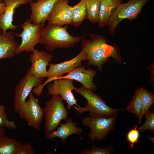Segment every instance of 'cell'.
<instances>
[{
    "label": "cell",
    "mask_w": 154,
    "mask_h": 154,
    "mask_svg": "<svg viewBox=\"0 0 154 154\" xmlns=\"http://www.w3.org/2000/svg\"><path fill=\"white\" fill-rule=\"evenodd\" d=\"M91 36L89 39L84 37L80 40L81 46L85 52L88 66H96L99 71L101 72L104 64L110 57L118 63H123L118 45L115 44L113 46L108 44V39L104 36L96 34Z\"/></svg>",
    "instance_id": "cell-1"
},
{
    "label": "cell",
    "mask_w": 154,
    "mask_h": 154,
    "mask_svg": "<svg viewBox=\"0 0 154 154\" xmlns=\"http://www.w3.org/2000/svg\"><path fill=\"white\" fill-rule=\"evenodd\" d=\"M69 25L64 27L48 24L42 27L39 44L45 45L48 51H52L57 48H73L74 44L80 42L86 36L75 37L70 34L67 31Z\"/></svg>",
    "instance_id": "cell-2"
},
{
    "label": "cell",
    "mask_w": 154,
    "mask_h": 154,
    "mask_svg": "<svg viewBox=\"0 0 154 154\" xmlns=\"http://www.w3.org/2000/svg\"><path fill=\"white\" fill-rule=\"evenodd\" d=\"M74 91L84 97L87 102L85 107L74 106L76 112L80 114L88 112L91 117H108L116 115L119 111L123 110L114 109L109 107L100 96L83 86L76 88Z\"/></svg>",
    "instance_id": "cell-3"
},
{
    "label": "cell",
    "mask_w": 154,
    "mask_h": 154,
    "mask_svg": "<svg viewBox=\"0 0 154 154\" xmlns=\"http://www.w3.org/2000/svg\"><path fill=\"white\" fill-rule=\"evenodd\" d=\"M44 110L45 135L52 133L58 126L62 120L68 119V112L58 94L52 96L51 99L46 103Z\"/></svg>",
    "instance_id": "cell-4"
},
{
    "label": "cell",
    "mask_w": 154,
    "mask_h": 154,
    "mask_svg": "<svg viewBox=\"0 0 154 154\" xmlns=\"http://www.w3.org/2000/svg\"><path fill=\"white\" fill-rule=\"evenodd\" d=\"M151 0H129L119 4L110 19L107 25L112 36L117 26L124 19L133 21L137 18L143 8Z\"/></svg>",
    "instance_id": "cell-5"
},
{
    "label": "cell",
    "mask_w": 154,
    "mask_h": 154,
    "mask_svg": "<svg viewBox=\"0 0 154 154\" xmlns=\"http://www.w3.org/2000/svg\"><path fill=\"white\" fill-rule=\"evenodd\" d=\"M86 60L84 50L82 49L80 52L70 60L56 64L50 63L46 77L47 79L41 85L34 88L33 93L38 96L42 94L44 87L51 81H54L63 74L68 73L75 68L82 65V62Z\"/></svg>",
    "instance_id": "cell-6"
},
{
    "label": "cell",
    "mask_w": 154,
    "mask_h": 154,
    "mask_svg": "<svg viewBox=\"0 0 154 154\" xmlns=\"http://www.w3.org/2000/svg\"><path fill=\"white\" fill-rule=\"evenodd\" d=\"M116 115L108 117H85L81 120L82 124L90 129L88 134L90 140L92 143L95 139L100 141L105 139L109 132L115 128L114 124Z\"/></svg>",
    "instance_id": "cell-7"
},
{
    "label": "cell",
    "mask_w": 154,
    "mask_h": 154,
    "mask_svg": "<svg viewBox=\"0 0 154 154\" xmlns=\"http://www.w3.org/2000/svg\"><path fill=\"white\" fill-rule=\"evenodd\" d=\"M21 26L23 29L22 31L20 33L14 34L16 36L21 38V43L15 53L18 54L24 52H32L35 49V46L39 43L42 27L40 25L33 24L29 19H27Z\"/></svg>",
    "instance_id": "cell-8"
},
{
    "label": "cell",
    "mask_w": 154,
    "mask_h": 154,
    "mask_svg": "<svg viewBox=\"0 0 154 154\" xmlns=\"http://www.w3.org/2000/svg\"><path fill=\"white\" fill-rule=\"evenodd\" d=\"M20 117L25 119L29 126L38 131L40 130L44 115V110L40 106L38 99L31 93L25 103L18 112Z\"/></svg>",
    "instance_id": "cell-9"
},
{
    "label": "cell",
    "mask_w": 154,
    "mask_h": 154,
    "mask_svg": "<svg viewBox=\"0 0 154 154\" xmlns=\"http://www.w3.org/2000/svg\"><path fill=\"white\" fill-rule=\"evenodd\" d=\"M43 79L31 74L28 70L24 77L16 86L14 100V110L18 112L19 109L25 103L28 96L32 89L41 85Z\"/></svg>",
    "instance_id": "cell-10"
},
{
    "label": "cell",
    "mask_w": 154,
    "mask_h": 154,
    "mask_svg": "<svg viewBox=\"0 0 154 154\" xmlns=\"http://www.w3.org/2000/svg\"><path fill=\"white\" fill-rule=\"evenodd\" d=\"M53 83L47 86L48 93L52 96L59 95L62 100L67 104V108L70 110L74 105L79 106L77 104V100L76 99L72 92V90H76L73 84V80L68 78H60L55 80Z\"/></svg>",
    "instance_id": "cell-11"
},
{
    "label": "cell",
    "mask_w": 154,
    "mask_h": 154,
    "mask_svg": "<svg viewBox=\"0 0 154 154\" xmlns=\"http://www.w3.org/2000/svg\"><path fill=\"white\" fill-rule=\"evenodd\" d=\"M73 11V6L69 5V0H58L48 16V24L61 26L71 25Z\"/></svg>",
    "instance_id": "cell-12"
},
{
    "label": "cell",
    "mask_w": 154,
    "mask_h": 154,
    "mask_svg": "<svg viewBox=\"0 0 154 154\" xmlns=\"http://www.w3.org/2000/svg\"><path fill=\"white\" fill-rule=\"evenodd\" d=\"M52 57L51 54L35 49L30 55L31 66L28 69L29 72L39 78L43 79L46 78L47 71V67L49 66Z\"/></svg>",
    "instance_id": "cell-13"
},
{
    "label": "cell",
    "mask_w": 154,
    "mask_h": 154,
    "mask_svg": "<svg viewBox=\"0 0 154 154\" xmlns=\"http://www.w3.org/2000/svg\"><path fill=\"white\" fill-rule=\"evenodd\" d=\"M58 0H36L29 3L31 10L30 20L34 24L44 25L52 9Z\"/></svg>",
    "instance_id": "cell-14"
},
{
    "label": "cell",
    "mask_w": 154,
    "mask_h": 154,
    "mask_svg": "<svg viewBox=\"0 0 154 154\" xmlns=\"http://www.w3.org/2000/svg\"><path fill=\"white\" fill-rule=\"evenodd\" d=\"M5 6L4 12L0 15V32H6L9 29L14 31L18 27L13 23L16 9L20 5L29 3L32 0H2Z\"/></svg>",
    "instance_id": "cell-15"
},
{
    "label": "cell",
    "mask_w": 154,
    "mask_h": 154,
    "mask_svg": "<svg viewBox=\"0 0 154 154\" xmlns=\"http://www.w3.org/2000/svg\"><path fill=\"white\" fill-rule=\"evenodd\" d=\"M96 71L90 68L86 69V67L81 65L74 69L67 75L58 78H68L75 80L80 82L84 88L92 91L95 90L97 87L93 82V79L96 74Z\"/></svg>",
    "instance_id": "cell-16"
},
{
    "label": "cell",
    "mask_w": 154,
    "mask_h": 154,
    "mask_svg": "<svg viewBox=\"0 0 154 154\" xmlns=\"http://www.w3.org/2000/svg\"><path fill=\"white\" fill-rule=\"evenodd\" d=\"M66 123H60V126L52 133L45 135V137L52 140L55 137L61 139L63 144L66 143L67 138L70 135L76 134L80 135L83 131L82 129L76 126V123L72 121L71 118H68Z\"/></svg>",
    "instance_id": "cell-17"
},
{
    "label": "cell",
    "mask_w": 154,
    "mask_h": 154,
    "mask_svg": "<svg viewBox=\"0 0 154 154\" xmlns=\"http://www.w3.org/2000/svg\"><path fill=\"white\" fill-rule=\"evenodd\" d=\"M19 45L15 41L13 32H0V60L13 58Z\"/></svg>",
    "instance_id": "cell-18"
},
{
    "label": "cell",
    "mask_w": 154,
    "mask_h": 154,
    "mask_svg": "<svg viewBox=\"0 0 154 154\" xmlns=\"http://www.w3.org/2000/svg\"><path fill=\"white\" fill-rule=\"evenodd\" d=\"M123 0H101L99 8L98 26L102 28L107 25L108 21L118 5Z\"/></svg>",
    "instance_id": "cell-19"
},
{
    "label": "cell",
    "mask_w": 154,
    "mask_h": 154,
    "mask_svg": "<svg viewBox=\"0 0 154 154\" xmlns=\"http://www.w3.org/2000/svg\"><path fill=\"white\" fill-rule=\"evenodd\" d=\"M21 143L5 134L0 136V154H16Z\"/></svg>",
    "instance_id": "cell-20"
},
{
    "label": "cell",
    "mask_w": 154,
    "mask_h": 154,
    "mask_svg": "<svg viewBox=\"0 0 154 154\" xmlns=\"http://www.w3.org/2000/svg\"><path fill=\"white\" fill-rule=\"evenodd\" d=\"M73 15L71 25L76 29L85 19H87L86 0H80L73 6Z\"/></svg>",
    "instance_id": "cell-21"
},
{
    "label": "cell",
    "mask_w": 154,
    "mask_h": 154,
    "mask_svg": "<svg viewBox=\"0 0 154 154\" xmlns=\"http://www.w3.org/2000/svg\"><path fill=\"white\" fill-rule=\"evenodd\" d=\"M143 104L138 88L136 91L133 99L126 108L129 112L135 114L137 117L139 124L141 123Z\"/></svg>",
    "instance_id": "cell-22"
},
{
    "label": "cell",
    "mask_w": 154,
    "mask_h": 154,
    "mask_svg": "<svg viewBox=\"0 0 154 154\" xmlns=\"http://www.w3.org/2000/svg\"><path fill=\"white\" fill-rule=\"evenodd\" d=\"M101 0H86L87 19L93 23H98Z\"/></svg>",
    "instance_id": "cell-23"
},
{
    "label": "cell",
    "mask_w": 154,
    "mask_h": 154,
    "mask_svg": "<svg viewBox=\"0 0 154 154\" xmlns=\"http://www.w3.org/2000/svg\"><path fill=\"white\" fill-rule=\"evenodd\" d=\"M138 89L143 104L141 115L143 117L154 103V95L142 88H139Z\"/></svg>",
    "instance_id": "cell-24"
},
{
    "label": "cell",
    "mask_w": 154,
    "mask_h": 154,
    "mask_svg": "<svg viewBox=\"0 0 154 154\" xmlns=\"http://www.w3.org/2000/svg\"><path fill=\"white\" fill-rule=\"evenodd\" d=\"M0 126L8 129H15L17 126L13 121H10L7 115L6 108L0 104Z\"/></svg>",
    "instance_id": "cell-25"
},
{
    "label": "cell",
    "mask_w": 154,
    "mask_h": 154,
    "mask_svg": "<svg viewBox=\"0 0 154 154\" xmlns=\"http://www.w3.org/2000/svg\"><path fill=\"white\" fill-rule=\"evenodd\" d=\"M146 121L142 126L138 129L140 133L143 132L147 130H149L151 132L154 131V112L149 110L145 114Z\"/></svg>",
    "instance_id": "cell-26"
},
{
    "label": "cell",
    "mask_w": 154,
    "mask_h": 154,
    "mask_svg": "<svg viewBox=\"0 0 154 154\" xmlns=\"http://www.w3.org/2000/svg\"><path fill=\"white\" fill-rule=\"evenodd\" d=\"M114 149L112 146L101 148L99 147H93L91 149L86 148L81 151L82 154H110L113 152Z\"/></svg>",
    "instance_id": "cell-27"
},
{
    "label": "cell",
    "mask_w": 154,
    "mask_h": 154,
    "mask_svg": "<svg viewBox=\"0 0 154 154\" xmlns=\"http://www.w3.org/2000/svg\"><path fill=\"white\" fill-rule=\"evenodd\" d=\"M137 127V126L135 125L134 128L130 130L126 135V139L130 144L129 147L130 149L133 148V144L139 143L140 132Z\"/></svg>",
    "instance_id": "cell-28"
},
{
    "label": "cell",
    "mask_w": 154,
    "mask_h": 154,
    "mask_svg": "<svg viewBox=\"0 0 154 154\" xmlns=\"http://www.w3.org/2000/svg\"><path fill=\"white\" fill-rule=\"evenodd\" d=\"M34 150L31 145L28 143L21 144L16 154H34Z\"/></svg>",
    "instance_id": "cell-29"
},
{
    "label": "cell",
    "mask_w": 154,
    "mask_h": 154,
    "mask_svg": "<svg viewBox=\"0 0 154 154\" xmlns=\"http://www.w3.org/2000/svg\"><path fill=\"white\" fill-rule=\"evenodd\" d=\"M5 9V6L3 2L0 1V15L2 14Z\"/></svg>",
    "instance_id": "cell-30"
},
{
    "label": "cell",
    "mask_w": 154,
    "mask_h": 154,
    "mask_svg": "<svg viewBox=\"0 0 154 154\" xmlns=\"http://www.w3.org/2000/svg\"><path fill=\"white\" fill-rule=\"evenodd\" d=\"M6 131L5 128L0 126V136L5 134Z\"/></svg>",
    "instance_id": "cell-31"
},
{
    "label": "cell",
    "mask_w": 154,
    "mask_h": 154,
    "mask_svg": "<svg viewBox=\"0 0 154 154\" xmlns=\"http://www.w3.org/2000/svg\"><path fill=\"white\" fill-rule=\"evenodd\" d=\"M147 137L149 139L154 143V137H150L148 135H147Z\"/></svg>",
    "instance_id": "cell-32"
},
{
    "label": "cell",
    "mask_w": 154,
    "mask_h": 154,
    "mask_svg": "<svg viewBox=\"0 0 154 154\" xmlns=\"http://www.w3.org/2000/svg\"><path fill=\"white\" fill-rule=\"evenodd\" d=\"M2 0H0V1L1 2H2Z\"/></svg>",
    "instance_id": "cell-33"
},
{
    "label": "cell",
    "mask_w": 154,
    "mask_h": 154,
    "mask_svg": "<svg viewBox=\"0 0 154 154\" xmlns=\"http://www.w3.org/2000/svg\"><path fill=\"white\" fill-rule=\"evenodd\" d=\"M124 0H125V1H128L129 0H123V1H124Z\"/></svg>",
    "instance_id": "cell-34"
}]
</instances>
